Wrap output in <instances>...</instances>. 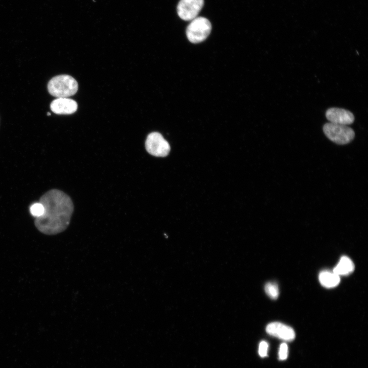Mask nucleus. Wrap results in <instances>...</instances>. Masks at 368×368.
<instances>
[{
  "label": "nucleus",
  "mask_w": 368,
  "mask_h": 368,
  "mask_svg": "<svg viewBox=\"0 0 368 368\" xmlns=\"http://www.w3.org/2000/svg\"><path fill=\"white\" fill-rule=\"evenodd\" d=\"M288 353V346L283 343L280 345L279 352V359L280 360H285L287 358Z\"/></svg>",
  "instance_id": "14"
},
{
  "label": "nucleus",
  "mask_w": 368,
  "mask_h": 368,
  "mask_svg": "<svg viewBox=\"0 0 368 368\" xmlns=\"http://www.w3.org/2000/svg\"><path fill=\"white\" fill-rule=\"evenodd\" d=\"M323 129L326 136L330 141L337 144H348L355 137L354 130L348 125L329 122L324 125Z\"/></svg>",
  "instance_id": "3"
},
{
  "label": "nucleus",
  "mask_w": 368,
  "mask_h": 368,
  "mask_svg": "<svg viewBox=\"0 0 368 368\" xmlns=\"http://www.w3.org/2000/svg\"><path fill=\"white\" fill-rule=\"evenodd\" d=\"M212 29L210 21L203 17H197L191 20L187 27L186 35L192 43H197L204 41Z\"/></svg>",
  "instance_id": "4"
},
{
  "label": "nucleus",
  "mask_w": 368,
  "mask_h": 368,
  "mask_svg": "<svg viewBox=\"0 0 368 368\" xmlns=\"http://www.w3.org/2000/svg\"><path fill=\"white\" fill-rule=\"evenodd\" d=\"M47 115H48V116H50V115H51L50 112H48L47 113Z\"/></svg>",
  "instance_id": "16"
},
{
  "label": "nucleus",
  "mask_w": 368,
  "mask_h": 368,
  "mask_svg": "<svg viewBox=\"0 0 368 368\" xmlns=\"http://www.w3.org/2000/svg\"><path fill=\"white\" fill-rule=\"evenodd\" d=\"M30 211L32 215L36 218L43 214L44 212L43 206L39 202L35 203L30 206Z\"/></svg>",
  "instance_id": "13"
},
{
  "label": "nucleus",
  "mask_w": 368,
  "mask_h": 368,
  "mask_svg": "<svg viewBox=\"0 0 368 368\" xmlns=\"http://www.w3.org/2000/svg\"><path fill=\"white\" fill-rule=\"evenodd\" d=\"M77 108V102L68 98H58L50 104L51 110L58 114H72L76 112Z\"/></svg>",
  "instance_id": "9"
},
{
  "label": "nucleus",
  "mask_w": 368,
  "mask_h": 368,
  "mask_svg": "<svg viewBox=\"0 0 368 368\" xmlns=\"http://www.w3.org/2000/svg\"><path fill=\"white\" fill-rule=\"evenodd\" d=\"M265 291L272 299L277 298L279 294L278 285L274 282L267 283L265 286Z\"/></svg>",
  "instance_id": "12"
},
{
  "label": "nucleus",
  "mask_w": 368,
  "mask_h": 368,
  "mask_svg": "<svg viewBox=\"0 0 368 368\" xmlns=\"http://www.w3.org/2000/svg\"><path fill=\"white\" fill-rule=\"evenodd\" d=\"M268 348V343L265 341H261L259 346V354L262 357H264L267 356V351Z\"/></svg>",
  "instance_id": "15"
},
{
  "label": "nucleus",
  "mask_w": 368,
  "mask_h": 368,
  "mask_svg": "<svg viewBox=\"0 0 368 368\" xmlns=\"http://www.w3.org/2000/svg\"><path fill=\"white\" fill-rule=\"evenodd\" d=\"M204 5V0H180L177 7L178 16L186 21L197 17Z\"/></svg>",
  "instance_id": "6"
},
{
  "label": "nucleus",
  "mask_w": 368,
  "mask_h": 368,
  "mask_svg": "<svg viewBox=\"0 0 368 368\" xmlns=\"http://www.w3.org/2000/svg\"><path fill=\"white\" fill-rule=\"evenodd\" d=\"M39 202L43 205L44 212L35 219L37 229L47 235H55L65 231L74 211L71 197L61 190L52 189L41 196Z\"/></svg>",
  "instance_id": "1"
},
{
  "label": "nucleus",
  "mask_w": 368,
  "mask_h": 368,
  "mask_svg": "<svg viewBox=\"0 0 368 368\" xmlns=\"http://www.w3.org/2000/svg\"><path fill=\"white\" fill-rule=\"evenodd\" d=\"M145 148L149 154L157 157L166 156L170 150L168 142L157 132H153L148 135Z\"/></svg>",
  "instance_id": "5"
},
{
  "label": "nucleus",
  "mask_w": 368,
  "mask_h": 368,
  "mask_svg": "<svg viewBox=\"0 0 368 368\" xmlns=\"http://www.w3.org/2000/svg\"><path fill=\"white\" fill-rule=\"evenodd\" d=\"M326 117L332 123L348 125L354 121V116L350 111L340 108L332 107L327 110Z\"/></svg>",
  "instance_id": "7"
},
{
  "label": "nucleus",
  "mask_w": 368,
  "mask_h": 368,
  "mask_svg": "<svg viewBox=\"0 0 368 368\" xmlns=\"http://www.w3.org/2000/svg\"><path fill=\"white\" fill-rule=\"evenodd\" d=\"M268 334L281 339L290 341L295 338V332L293 329L285 324L279 322H273L269 324L266 328Z\"/></svg>",
  "instance_id": "8"
},
{
  "label": "nucleus",
  "mask_w": 368,
  "mask_h": 368,
  "mask_svg": "<svg viewBox=\"0 0 368 368\" xmlns=\"http://www.w3.org/2000/svg\"><path fill=\"white\" fill-rule=\"evenodd\" d=\"M320 284L324 287L330 288L338 285L340 282L339 275L328 271H323L319 275Z\"/></svg>",
  "instance_id": "10"
},
{
  "label": "nucleus",
  "mask_w": 368,
  "mask_h": 368,
  "mask_svg": "<svg viewBox=\"0 0 368 368\" xmlns=\"http://www.w3.org/2000/svg\"><path fill=\"white\" fill-rule=\"evenodd\" d=\"M48 90L56 98H68L75 94L78 89L77 81L68 75H60L53 77L48 83Z\"/></svg>",
  "instance_id": "2"
},
{
  "label": "nucleus",
  "mask_w": 368,
  "mask_h": 368,
  "mask_svg": "<svg viewBox=\"0 0 368 368\" xmlns=\"http://www.w3.org/2000/svg\"><path fill=\"white\" fill-rule=\"evenodd\" d=\"M354 264L348 257H342L337 265L333 269V272L337 275H348L353 271Z\"/></svg>",
  "instance_id": "11"
}]
</instances>
